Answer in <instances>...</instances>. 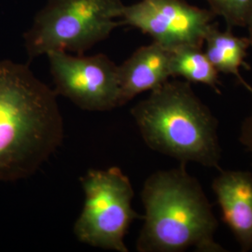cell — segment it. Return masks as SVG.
<instances>
[{"instance_id":"obj_1","label":"cell","mask_w":252,"mask_h":252,"mask_svg":"<svg viewBox=\"0 0 252 252\" xmlns=\"http://www.w3.org/2000/svg\"><path fill=\"white\" fill-rule=\"evenodd\" d=\"M57 96L26 63L0 60V181L34 175L62 145Z\"/></svg>"},{"instance_id":"obj_2","label":"cell","mask_w":252,"mask_h":252,"mask_svg":"<svg viewBox=\"0 0 252 252\" xmlns=\"http://www.w3.org/2000/svg\"><path fill=\"white\" fill-rule=\"evenodd\" d=\"M143 227L136 241L139 252H226L217 243L219 222L200 182L185 163L152 174L141 191Z\"/></svg>"},{"instance_id":"obj_3","label":"cell","mask_w":252,"mask_h":252,"mask_svg":"<svg viewBox=\"0 0 252 252\" xmlns=\"http://www.w3.org/2000/svg\"><path fill=\"white\" fill-rule=\"evenodd\" d=\"M146 145L180 163L220 170L218 120L190 83L168 80L131 109Z\"/></svg>"},{"instance_id":"obj_4","label":"cell","mask_w":252,"mask_h":252,"mask_svg":"<svg viewBox=\"0 0 252 252\" xmlns=\"http://www.w3.org/2000/svg\"><path fill=\"white\" fill-rule=\"evenodd\" d=\"M121 0H48L24 35L29 60L53 52L83 54L120 25Z\"/></svg>"},{"instance_id":"obj_5","label":"cell","mask_w":252,"mask_h":252,"mask_svg":"<svg viewBox=\"0 0 252 252\" xmlns=\"http://www.w3.org/2000/svg\"><path fill=\"white\" fill-rule=\"evenodd\" d=\"M81 182L84 204L74 225L77 239L91 247L128 252L126 234L140 217L132 207L135 192L129 178L114 166L91 169Z\"/></svg>"},{"instance_id":"obj_6","label":"cell","mask_w":252,"mask_h":252,"mask_svg":"<svg viewBox=\"0 0 252 252\" xmlns=\"http://www.w3.org/2000/svg\"><path fill=\"white\" fill-rule=\"evenodd\" d=\"M46 56L58 95L88 111L120 107L118 65L106 54L53 52Z\"/></svg>"},{"instance_id":"obj_7","label":"cell","mask_w":252,"mask_h":252,"mask_svg":"<svg viewBox=\"0 0 252 252\" xmlns=\"http://www.w3.org/2000/svg\"><path fill=\"white\" fill-rule=\"evenodd\" d=\"M215 17L210 9L186 0H140L124 6L120 22L172 50L181 46L203 47Z\"/></svg>"},{"instance_id":"obj_8","label":"cell","mask_w":252,"mask_h":252,"mask_svg":"<svg viewBox=\"0 0 252 252\" xmlns=\"http://www.w3.org/2000/svg\"><path fill=\"white\" fill-rule=\"evenodd\" d=\"M222 220L242 252L252 251V174L219 170L212 182Z\"/></svg>"},{"instance_id":"obj_9","label":"cell","mask_w":252,"mask_h":252,"mask_svg":"<svg viewBox=\"0 0 252 252\" xmlns=\"http://www.w3.org/2000/svg\"><path fill=\"white\" fill-rule=\"evenodd\" d=\"M120 107L138 94L151 92L171 78L170 50L153 41L139 47L118 65Z\"/></svg>"},{"instance_id":"obj_10","label":"cell","mask_w":252,"mask_h":252,"mask_svg":"<svg viewBox=\"0 0 252 252\" xmlns=\"http://www.w3.org/2000/svg\"><path fill=\"white\" fill-rule=\"evenodd\" d=\"M204 45L205 54L219 73L232 75L252 94V87L245 81L240 73V67L250 68L246 63L248 49L251 42L245 36H235L230 28L220 30L213 24L207 31Z\"/></svg>"},{"instance_id":"obj_11","label":"cell","mask_w":252,"mask_h":252,"mask_svg":"<svg viewBox=\"0 0 252 252\" xmlns=\"http://www.w3.org/2000/svg\"><path fill=\"white\" fill-rule=\"evenodd\" d=\"M171 78H182L189 83L204 84L221 94L216 68L207 58L202 47L181 46L170 50Z\"/></svg>"},{"instance_id":"obj_12","label":"cell","mask_w":252,"mask_h":252,"mask_svg":"<svg viewBox=\"0 0 252 252\" xmlns=\"http://www.w3.org/2000/svg\"><path fill=\"white\" fill-rule=\"evenodd\" d=\"M215 16L225 21L227 28L246 27L252 15V0H205Z\"/></svg>"},{"instance_id":"obj_13","label":"cell","mask_w":252,"mask_h":252,"mask_svg":"<svg viewBox=\"0 0 252 252\" xmlns=\"http://www.w3.org/2000/svg\"><path fill=\"white\" fill-rule=\"evenodd\" d=\"M238 139L252 157V111L242 122Z\"/></svg>"},{"instance_id":"obj_14","label":"cell","mask_w":252,"mask_h":252,"mask_svg":"<svg viewBox=\"0 0 252 252\" xmlns=\"http://www.w3.org/2000/svg\"><path fill=\"white\" fill-rule=\"evenodd\" d=\"M246 27L248 28V38H249V40L251 42V45L252 46V17L249 20Z\"/></svg>"}]
</instances>
